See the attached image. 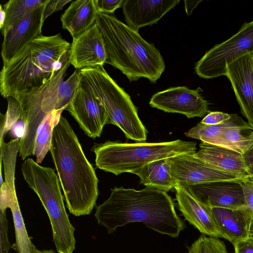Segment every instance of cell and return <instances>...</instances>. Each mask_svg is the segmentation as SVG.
Here are the masks:
<instances>
[{
  "label": "cell",
  "mask_w": 253,
  "mask_h": 253,
  "mask_svg": "<svg viewBox=\"0 0 253 253\" xmlns=\"http://www.w3.org/2000/svg\"><path fill=\"white\" fill-rule=\"evenodd\" d=\"M111 191L109 198L97 207L94 214L98 223L108 233L135 222L174 238L184 229L172 199L165 191L149 186L140 190L115 187Z\"/></svg>",
  "instance_id": "1"
},
{
  "label": "cell",
  "mask_w": 253,
  "mask_h": 253,
  "mask_svg": "<svg viewBox=\"0 0 253 253\" xmlns=\"http://www.w3.org/2000/svg\"><path fill=\"white\" fill-rule=\"evenodd\" d=\"M49 151L69 212L76 216L89 214L99 195L98 179L76 134L62 116L53 128Z\"/></svg>",
  "instance_id": "2"
},
{
  "label": "cell",
  "mask_w": 253,
  "mask_h": 253,
  "mask_svg": "<svg viewBox=\"0 0 253 253\" xmlns=\"http://www.w3.org/2000/svg\"><path fill=\"white\" fill-rule=\"evenodd\" d=\"M71 43L60 34L40 36L3 65L0 92L4 98L31 92L46 84L70 62Z\"/></svg>",
  "instance_id": "3"
},
{
  "label": "cell",
  "mask_w": 253,
  "mask_h": 253,
  "mask_svg": "<svg viewBox=\"0 0 253 253\" xmlns=\"http://www.w3.org/2000/svg\"><path fill=\"white\" fill-rule=\"evenodd\" d=\"M95 22L101 32L107 55L106 63L119 69L130 82L141 78L155 83L165 69L164 60L153 44L114 14L97 12Z\"/></svg>",
  "instance_id": "4"
},
{
  "label": "cell",
  "mask_w": 253,
  "mask_h": 253,
  "mask_svg": "<svg viewBox=\"0 0 253 253\" xmlns=\"http://www.w3.org/2000/svg\"><path fill=\"white\" fill-rule=\"evenodd\" d=\"M196 143L180 139L157 143H122L107 141L94 143L91 150L95 155L97 168L119 175L132 173L148 164L182 154L196 153Z\"/></svg>",
  "instance_id": "5"
},
{
  "label": "cell",
  "mask_w": 253,
  "mask_h": 253,
  "mask_svg": "<svg viewBox=\"0 0 253 253\" xmlns=\"http://www.w3.org/2000/svg\"><path fill=\"white\" fill-rule=\"evenodd\" d=\"M21 171L25 180L38 195L47 213L56 251L58 253H72L76 248L75 229L66 212L60 183L54 169L28 158L22 165Z\"/></svg>",
  "instance_id": "6"
},
{
  "label": "cell",
  "mask_w": 253,
  "mask_h": 253,
  "mask_svg": "<svg viewBox=\"0 0 253 253\" xmlns=\"http://www.w3.org/2000/svg\"><path fill=\"white\" fill-rule=\"evenodd\" d=\"M90 90L104 106L110 124L119 127L126 137L144 141L147 130L139 119L129 95L108 75L103 65L79 70Z\"/></svg>",
  "instance_id": "7"
},
{
  "label": "cell",
  "mask_w": 253,
  "mask_h": 253,
  "mask_svg": "<svg viewBox=\"0 0 253 253\" xmlns=\"http://www.w3.org/2000/svg\"><path fill=\"white\" fill-rule=\"evenodd\" d=\"M70 65L66 64L53 78L40 87L27 93L15 96L19 102L26 122L23 136L20 139L19 154L22 160L33 155L36 137L43 120L55 110L58 87Z\"/></svg>",
  "instance_id": "8"
},
{
  "label": "cell",
  "mask_w": 253,
  "mask_h": 253,
  "mask_svg": "<svg viewBox=\"0 0 253 253\" xmlns=\"http://www.w3.org/2000/svg\"><path fill=\"white\" fill-rule=\"evenodd\" d=\"M253 54V20L245 23L230 39L207 51L195 67L201 78L225 75L227 66L240 58Z\"/></svg>",
  "instance_id": "9"
},
{
  "label": "cell",
  "mask_w": 253,
  "mask_h": 253,
  "mask_svg": "<svg viewBox=\"0 0 253 253\" xmlns=\"http://www.w3.org/2000/svg\"><path fill=\"white\" fill-rule=\"evenodd\" d=\"M80 76L76 93L65 110L76 120L84 133L95 139L100 136L105 125L110 124L109 117L101 102Z\"/></svg>",
  "instance_id": "10"
},
{
  "label": "cell",
  "mask_w": 253,
  "mask_h": 253,
  "mask_svg": "<svg viewBox=\"0 0 253 253\" xmlns=\"http://www.w3.org/2000/svg\"><path fill=\"white\" fill-rule=\"evenodd\" d=\"M171 175L176 183L188 185L215 182L241 183L250 176H242L220 170L193 154L171 158Z\"/></svg>",
  "instance_id": "11"
},
{
  "label": "cell",
  "mask_w": 253,
  "mask_h": 253,
  "mask_svg": "<svg viewBox=\"0 0 253 253\" xmlns=\"http://www.w3.org/2000/svg\"><path fill=\"white\" fill-rule=\"evenodd\" d=\"M200 88L171 87L154 94L149 104L165 112L184 115L188 118L202 117L209 112L208 102L199 93Z\"/></svg>",
  "instance_id": "12"
},
{
  "label": "cell",
  "mask_w": 253,
  "mask_h": 253,
  "mask_svg": "<svg viewBox=\"0 0 253 253\" xmlns=\"http://www.w3.org/2000/svg\"><path fill=\"white\" fill-rule=\"evenodd\" d=\"M45 4L28 13L3 35L1 51L3 65L10 62L32 41L42 35Z\"/></svg>",
  "instance_id": "13"
},
{
  "label": "cell",
  "mask_w": 253,
  "mask_h": 253,
  "mask_svg": "<svg viewBox=\"0 0 253 253\" xmlns=\"http://www.w3.org/2000/svg\"><path fill=\"white\" fill-rule=\"evenodd\" d=\"M106 59L104 41L96 22L85 32L73 39L69 61L76 70L103 66Z\"/></svg>",
  "instance_id": "14"
},
{
  "label": "cell",
  "mask_w": 253,
  "mask_h": 253,
  "mask_svg": "<svg viewBox=\"0 0 253 253\" xmlns=\"http://www.w3.org/2000/svg\"><path fill=\"white\" fill-rule=\"evenodd\" d=\"M174 189L178 209L185 219L203 234L223 238L212 209L198 200L187 185L176 183Z\"/></svg>",
  "instance_id": "15"
},
{
  "label": "cell",
  "mask_w": 253,
  "mask_h": 253,
  "mask_svg": "<svg viewBox=\"0 0 253 253\" xmlns=\"http://www.w3.org/2000/svg\"><path fill=\"white\" fill-rule=\"evenodd\" d=\"M188 186L198 200L211 208L236 210L245 207L244 196L240 183L215 182Z\"/></svg>",
  "instance_id": "16"
},
{
  "label": "cell",
  "mask_w": 253,
  "mask_h": 253,
  "mask_svg": "<svg viewBox=\"0 0 253 253\" xmlns=\"http://www.w3.org/2000/svg\"><path fill=\"white\" fill-rule=\"evenodd\" d=\"M226 76L231 82L242 114L253 126V54L228 65Z\"/></svg>",
  "instance_id": "17"
},
{
  "label": "cell",
  "mask_w": 253,
  "mask_h": 253,
  "mask_svg": "<svg viewBox=\"0 0 253 253\" xmlns=\"http://www.w3.org/2000/svg\"><path fill=\"white\" fill-rule=\"evenodd\" d=\"M179 2V0H124L122 7L127 25L138 30L157 23Z\"/></svg>",
  "instance_id": "18"
},
{
  "label": "cell",
  "mask_w": 253,
  "mask_h": 253,
  "mask_svg": "<svg viewBox=\"0 0 253 253\" xmlns=\"http://www.w3.org/2000/svg\"><path fill=\"white\" fill-rule=\"evenodd\" d=\"M211 209L223 238L233 244L251 237L253 215L245 207L236 210L222 208Z\"/></svg>",
  "instance_id": "19"
},
{
  "label": "cell",
  "mask_w": 253,
  "mask_h": 253,
  "mask_svg": "<svg viewBox=\"0 0 253 253\" xmlns=\"http://www.w3.org/2000/svg\"><path fill=\"white\" fill-rule=\"evenodd\" d=\"M195 154L198 159L229 173L250 176L243 156L232 150L204 142Z\"/></svg>",
  "instance_id": "20"
},
{
  "label": "cell",
  "mask_w": 253,
  "mask_h": 253,
  "mask_svg": "<svg viewBox=\"0 0 253 253\" xmlns=\"http://www.w3.org/2000/svg\"><path fill=\"white\" fill-rule=\"evenodd\" d=\"M96 13L93 0L73 1L61 16L62 27L76 38L95 23Z\"/></svg>",
  "instance_id": "21"
},
{
  "label": "cell",
  "mask_w": 253,
  "mask_h": 253,
  "mask_svg": "<svg viewBox=\"0 0 253 253\" xmlns=\"http://www.w3.org/2000/svg\"><path fill=\"white\" fill-rule=\"evenodd\" d=\"M209 143L243 155L253 145V126L241 118L236 123L222 130Z\"/></svg>",
  "instance_id": "22"
},
{
  "label": "cell",
  "mask_w": 253,
  "mask_h": 253,
  "mask_svg": "<svg viewBox=\"0 0 253 253\" xmlns=\"http://www.w3.org/2000/svg\"><path fill=\"white\" fill-rule=\"evenodd\" d=\"M171 158L152 162L134 171L141 184L156 187L167 192L174 188L176 183L171 175Z\"/></svg>",
  "instance_id": "23"
},
{
  "label": "cell",
  "mask_w": 253,
  "mask_h": 253,
  "mask_svg": "<svg viewBox=\"0 0 253 253\" xmlns=\"http://www.w3.org/2000/svg\"><path fill=\"white\" fill-rule=\"evenodd\" d=\"M47 0H10L3 5L5 19L0 29L3 36L28 13L42 6Z\"/></svg>",
  "instance_id": "24"
},
{
  "label": "cell",
  "mask_w": 253,
  "mask_h": 253,
  "mask_svg": "<svg viewBox=\"0 0 253 253\" xmlns=\"http://www.w3.org/2000/svg\"><path fill=\"white\" fill-rule=\"evenodd\" d=\"M63 111H53L43 120L38 131L35 139L33 155L37 163H42L47 153L50 151L53 130Z\"/></svg>",
  "instance_id": "25"
},
{
  "label": "cell",
  "mask_w": 253,
  "mask_h": 253,
  "mask_svg": "<svg viewBox=\"0 0 253 253\" xmlns=\"http://www.w3.org/2000/svg\"><path fill=\"white\" fill-rule=\"evenodd\" d=\"M15 234V243L12 248L18 253H36L37 249L31 241L25 227L18 201L10 204Z\"/></svg>",
  "instance_id": "26"
},
{
  "label": "cell",
  "mask_w": 253,
  "mask_h": 253,
  "mask_svg": "<svg viewBox=\"0 0 253 253\" xmlns=\"http://www.w3.org/2000/svg\"><path fill=\"white\" fill-rule=\"evenodd\" d=\"M240 118L236 114H232L231 118L229 120L220 125H208L200 122L185 132V134L188 137L209 143L222 130L235 124Z\"/></svg>",
  "instance_id": "27"
},
{
  "label": "cell",
  "mask_w": 253,
  "mask_h": 253,
  "mask_svg": "<svg viewBox=\"0 0 253 253\" xmlns=\"http://www.w3.org/2000/svg\"><path fill=\"white\" fill-rule=\"evenodd\" d=\"M80 79L79 71L76 70L67 80L60 83L55 111H63L70 104L77 91Z\"/></svg>",
  "instance_id": "28"
},
{
  "label": "cell",
  "mask_w": 253,
  "mask_h": 253,
  "mask_svg": "<svg viewBox=\"0 0 253 253\" xmlns=\"http://www.w3.org/2000/svg\"><path fill=\"white\" fill-rule=\"evenodd\" d=\"M187 253H228L226 247L218 238L201 235L190 247Z\"/></svg>",
  "instance_id": "29"
},
{
  "label": "cell",
  "mask_w": 253,
  "mask_h": 253,
  "mask_svg": "<svg viewBox=\"0 0 253 253\" xmlns=\"http://www.w3.org/2000/svg\"><path fill=\"white\" fill-rule=\"evenodd\" d=\"M7 108L5 114L0 113V141L3 140L4 135L22 115L21 105L15 98H7Z\"/></svg>",
  "instance_id": "30"
},
{
  "label": "cell",
  "mask_w": 253,
  "mask_h": 253,
  "mask_svg": "<svg viewBox=\"0 0 253 253\" xmlns=\"http://www.w3.org/2000/svg\"><path fill=\"white\" fill-rule=\"evenodd\" d=\"M8 221L6 211L0 210V253H8L12 248L8 237Z\"/></svg>",
  "instance_id": "31"
},
{
  "label": "cell",
  "mask_w": 253,
  "mask_h": 253,
  "mask_svg": "<svg viewBox=\"0 0 253 253\" xmlns=\"http://www.w3.org/2000/svg\"><path fill=\"white\" fill-rule=\"evenodd\" d=\"M97 12L111 14L117 8L122 7L124 0H93Z\"/></svg>",
  "instance_id": "32"
},
{
  "label": "cell",
  "mask_w": 253,
  "mask_h": 253,
  "mask_svg": "<svg viewBox=\"0 0 253 253\" xmlns=\"http://www.w3.org/2000/svg\"><path fill=\"white\" fill-rule=\"evenodd\" d=\"M240 184L244 196L245 208L253 215V178L250 177Z\"/></svg>",
  "instance_id": "33"
},
{
  "label": "cell",
  "mask_w": 253,
  "mask_h": 253,
  "mask_svg": "<svg viewBox=\"0 0 253 253\" xmlns=\"http://www.w3.org/2000/svg\"><path fill=\"white\" fill-rule=\"evenodd\" d=\"M232 114L221 112H211L207 114L201 123L208 125H217L229 120Z\"/></svg>",
  "instance_id": "34"
},
{
  "label": "cell",
  "mask_w": 253,
  "mask_h": 253,
  "mask_svg": "<svg viewBox=\"0 0 253 253\" xmlns=\"http://www.w3.org/2000/svg\"><path fill=\"white\" fill-rule=\"evenodd\" d=\"M71 1L70 0H48L44 5L43 13V20L44 21L53 12L62 10L66 4Z\"/></svg>",
  "instance_id": "35"
},
{
  "label": "cell",
  "mask_w": 253,
  "mask_h": 253,
  "mask_svg": "<svg viewBox=\"0 0 253 253\" xmlns=\"http://www.w3.org/2000/svg\"><path fill=\"white\" fill-rule=\"evenodd\" d=\"M235 253H253V242L251 237L233 244Z\"/></svg>",
  "instance_id": "36"
},
{
  "label": "cell",
  "mask_w": 253,
  "mask_h": 253,
  "mask_svg": "<svg viewBox=\"0 0 253 253\" xmlns=\"http://www.w3.org/2000/svg\"><path fill=\"white\" fill-rule=\"evenodd\" d=\"M26 127V122L23 115L13 126L10 130L12 135L15 138H21L24 135Z\"/></svg>",
  "instance_id": "37"
},
{
  "label": "cell",
  "mask_w": 253,
  "mask_h": 253,
  "mask_svg": "<svg viewBox=\"0 0 253 253\" xmlns=\"http://www.w3.org/2000/svg\"><path fill=\"white\" fill-rule=\"evenodd\" d=\"M249 175H253V145L243 155Z\"/></svg>",
  "instance_id": "38"
},
{
  "label": "cell",
  "mask_w": 253,
  "mask_h": 253,
  "mask_svg": "<svg viewBox=\"0 0 253 253\" xmlns=\"http://www.w3.org/2000/svg\"><path fill=\"white\" fill-rule=\"evenodd\" d=\"M202 0H184L185 9L187 14L189 16L192 11L195 8L198 4Z\"/></svg>",
  "instance_id": "39"
},
{
  "label": "cell",
  "mask_w": 253,
  "mask_h": 253,
  "mask_svg": "<svg viewBox=\"0 0 253 253\" xmlns=\"http://www.w3.org/2000/svg\"><path fill=\"white\" fill-rule=\"evenodd\" d=\"M0 29H1L3 26L5 19V14L3 8L2 7V5H0Z\"/></svg>",
  "instance_id": "40"
},
{
  "label": "cell",
  "mask_w": 253,
  "mask_h": 253,
  "mask_svg": "<svg viewBox=\"0 0 253 253\" xmlns=\"http://www.w3.org/2000/svg\"><path fill=\"white\" fill-rule=\"evenodd\" d=\"M36 253H56L53 250H37Z\"/></svg>",
  "instance_id": "41"
},
{
  "label": "cell",
  "mask_w": 253,
  "mask_h": 253,
  "mask_svg": "<svg viewBox=\"0 0 253 253\" xmlns=\"http://www.w3.org/2000/svg\"><path fill=\"white\" fill-rule=\"evenodd\" d=\"M250 231H251V233L252 234H253V223H252V224L251 225Z\"/></svg>",
  "instance_id": "42"
},
{
  "label": "cell",
  "mask_w": 253,
  "mask_h": 253,
  "mask_svg": "<svg viewBox=\"0 0 253 253\" xmlns=\"http://www.w3.org/2000/svg\"><path fill=\"white\" fill-rule=\"evenodd\" d=\"M251 239H252V240L253 242V234H252L251 236Z\"/></svg>",
  "instance_id": "43"
},
{
  "label": "cell",
  "mask_w": 253,
  "mask_h": 253,
  "mask_svg": "<svg viewBox=\"0 0 253 253\" xmlns=\"http://www.w3.org/2000/svg\"><path fill=\"white\" fill-rule=\"evenodd\" d=\"M251 177H253V175L251 176Z\"/></svg>",
  "instance_id": "44"
}]
</instances>
